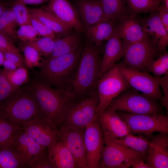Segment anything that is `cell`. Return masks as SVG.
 Wrapping results in <instances>:
<instances>
[{"label":"cell","instance_id":"36","mask_svg":"<svg viewBox=\"0 0 168 168\" xmlns=\"http://www.w3.org/2000/svg\"><path fill=\"white\" fill-rule=\"evenodd\" d=\"M55 38L52 39L48 37H40L33 42L25 44L34 48L42 56L48 57L53 51Z\"/></svg>","mask_w":168,"mask_h":168},{"label":"cell","instance_id":"9","mask_svg":"<svg viewBox=\"0 0 168 168\" xmlns=\"http://www.w3.org/2000/svg\"><path fill=\"white\" fill-rule=\"evenodd\" d=\"M99 100L97 92L92 96L71 104L67 108L60 126L83 128L98 114Z\"/></svg>","mask_w":168,"mask_h":168},{"label":"cell","instance_id":"29","mask_svg":"<svg viewBox=\"0 0 168 168\" xmlns=\"http://www.w3.org/2000/svg\"><path fill=\"white\" fill-rule=\"evenodd\" d=\"M142 134L136 136L130 134L119 138L109 140L147 156L150 147V140L149 141Z\"/></svg>","mask_w":168,"mask_h":168},{"label":"cell","instance_id":"35","mask_svg":"<svg viewBox=\"0 0 168 168\" xmlns=\"http://www.w3.org/2000/svg\"><path fill=\"white\" fill-rule=\"evenodd\" d=\"M148 72L156 77L168 74V53L166 51L152 60L148 67Z\"/></svg>","mask_w":168,"mask_h":168},{"label":"cell","instance_id":"21","mask_svg":"<svg viewBox=\"0 0 168 168\" xmlns=\"http://www.w3.org/2000/svg\"><path fill=\"white\" fill-rule=\"evenodd\" d=\"M119 24V32L123 42L134 43L143 40L147 35L137 14H128Z\"/></svg>","mask_w":168,"mask_h":168},{"label":"cell","instance_id":"48","mask_svg":"<svg viewBox=\"0 0 168 168\" xmlns=\"http://www.w3.org/2000/svg\"><path fill=\"white\" fill-rule=\"evenodd\" d=\"M2 65L4 69L9 70H13L18 68L15 63L6 59H5Z\"/></svg>","mask_w":168,"mask_h":168},{"label":"cell","instance_id":"16","mask_svg":"<svg viewBox=\"0 0 168 168\" xmlns=\"http://www.w3.org/2000/svg\"><path fill=\"white\" fill-rule=\"evenodd\" d=\"M99 120L104 139H117L132 134L116 111L109 107L99 116Z\"/></svg>","mask_w":168,"mask_h":168},{"label":"cell","instance_id":"50","mask_svg":"<svg viewBox=\"0 0 168 168\" xmlns=\"http://www.w3.org/2000/svg\"><path fill=\"white\" fill-rule=\"evenodd\" d=\"M5 9L3 5L0 2V17Z\"/></svg>","mask_w":168,"mask_h":168},{"label":"cell","instance_id":"18","mask_svg":"<svg viewBox=\"0 0 168 168\" xmlns=\"http://www.w3.org/2000/svg\"><path fill=\"white\" fill-rule=\"evenodd\" d=\"M168 133L151 136L146 163L151 168H168Z\"/></svg>","mask_w":168,"mask_h":168},{"label":"cell","instance_id":"24","mask_svg":"<svg viewBox=\"0 0 168 168\" xmlns=\"http://www.w3.org/2000/svg\"><path fill=\"white\" fill-rule=\"evenodd\" d=\"M116 21L100 22L84 27V31L89 41L99 47L103 41L108 40L114 32L118 25Z\"/></svg>","mask_w":168,"mask_h":168},{"label":"cell","instance_id":"43","mask_svg":"<svg viewBox=\"0 0 168 168\" xmlns=\"http://www.w3.org/2000/svg\"><path fill=\"white\" fill-rule=\"evenodd\" d=\"M160 85L163 93L162 102L161 105L166 108L167 113L168 110V74L160 77Z\"/></svg>","mask_w":168,"mask_h":168},{"label":"cell","instance_id":"13","mask_svg":"<svg viewBox=\"0 0 168 168\" xmlns=\"http://www.w3.org/2000/svg\"><path fill=\"white\" fill-rule=\"evenodd\" d=\"M59 139L68 148L75 161L77 168H88L84 140L85 128L60 126Z\"/></svg>","mask_w":168,"mask_h":168},{"label":"cell","instance_id":"31","mask_svg":"<svg viewBox=\"0 0 168 168\" xmlns=\"http://www.w3.org/2000/svg\"><path fill=\"white\" fill-rule=\"evenodd\" d=\"M128 10L132 14L154 12L160 5V0H126Z\"/></svg>","mask_w":168,"mask_h":168},{"label":"cell","instance_id":"6","mask_svg":"<svg viewBox=\"0 0 168 168\" xmlns=\"http://www.w3.org/2000/svg\"><path fill=\"white\" fill-rule=\"evenodd\" d=\"M122 43L124 54L120 63L132 69L147 72L151 62L161 54L156 45L147 35L138 42Z\"/></svg>","mask_w":168,"mask_h":168},{"label":"cell","instance_id":"11","mask_svg":"<svg viewBox=\"0 0 168 168\" xmlns=\"http://www.w3.org/2000/svg\"><path fill=\"white\" fill-rule=\"evenodd\" d=\"M118 64L119 69L131 87L159 100L161 104L163 95L160 88V77L128 68L120 63Z\"/></svg>","mask_w":168,"mask_h":168},{"label":"cell","instance_id":"51","mask_svg":"<svg viewBox=\"0 0 168 168\" xmlns=\"http://www.w3.org/2000/svg\"><path fill=\"white\" fill-rule=\"evenodd\" d=\"M161 1V0H160ZM163 2V3L162 5H164L166 8L168 10V0H162Z\"/></svg>","mask_w":168,"mask_h":168},{"label":"cell","instance_id":"12","mask_svg":"<svg viewBox=\"0 0 168 168\" xmlns=\"http://www.w3.org/2000/svg\"><path fill=\"white\" fill-rule=\"evenodd\" d=\"M84 140L88 168H97L104 146L99 114L85 127Z\"/></svg>","mask_w":168,"mask_h":168},{"label":"cell","instance_id":"15","mask_svg":"<svg viewBox=\"0 0 168 168\" xmlns=\"http://www.w3.org/2000/svg\"><path fill=\"white\" fill-rule=\"evenodd\" d=\"M44 8L72 29L78 32L84 31L77 13L69 0H50Z\"/></svg>","mask_w":168,"mask_h":168},{"label":"cell","instance_id":"41","mask_svg":"<svg viewBox=\"0 0 168 168\" xmlns=\"http://www.w3.org/2000/svg\"><path fill=\"white\" fill-rule=\"evenodd\" d=\"M29 168H54L49 158L47 149L35 156L28 165Z\"/></svg>","mask_w":168,"mask_h":168},{"label":"cell","instance_id":"34","mask_svg":"<svg viewBox=\"0 0 168 168\" xmlns=\"http://www.w3.org/2000/svg\"><path fill=\"white\" fill-rule=\"evenodd\" d=\"M21 128L13 124L0 109V146L8 144L14 133Z\"/></svg>","mask_w":168,"mask_h":168},{"label":"cell","instance_id":"25","mask_svg":"<svg viewBox=\"0 0 168 168\" xmlns=\"http://www.w3.org/2000/svg\"><path fill=\"white\" fill-rule=\"evenodd\" d=\"M29 10L31 15L35 16L52 30L57 37H63L72 33V29L63 24L44 8H29Z\"/></svg>","mask_w":168,"mask_h":168},{"label":"cell","instance_id":"40","mask_svg":"<svg viewBox=\"0 0 168 168\" xmlns=\"http://www.w3.org/2000/svg\"><path fill=\"white\" fill-rule=\"evenodd\" d=\"M13 87L6 77L2 69H0V105L18 89Z\"/></svg>","mask_w":168,"mask_h":168},{"label":"cell","instance_id":"42","mask_svg":"<svg viewBox=\"0 0 168 168\" xmlns=\"http://www.w3.org/2000/svg\"><path fill=\"white\" fill-rule=\"evenodd\" d=\"M0 50L2 51H8L15 53L24 59L19 49L14 44V42L0 33Z\"/></svg>","mask_w":168,"mask_h":168},{"label":"cell","instance_id":"17","mask_svg":"<svg viewBox=\"0 0 168 168\" xmlns=\"http://www.w3.org/2000/svg\"><path fill=\"white\" fill-rule=\"evenodd\" d=\"M8 144L21 156L26 163L27 168L35 156L47 150L26 133L23 128L18 129L14 133Z\"/></svg>","mask_w":168,"mask_h":168},{"label":"cell","instance_id":"26","mask_svg":"<svg viewBox=\"0 0 168 168\" xmlns=\"http://www.w3.org/2000/svg\"><path fill=\"white\" fill-rule=\"evenodd\" d=\"M81 39L77 33H71L62 37L55 38L53 51L48 58L72 53L80 46Z\"/></svg>","mask_w":168,"mask_h":168},{"label":"cell","instance_id":"45","mask_svg":"<svg viewBox=\"0 0 168 168\" xmlns=\"http://www.w3.org/2000/svg\"><path fill=\"white\" fill-rule=\"evenodd\" d=\"M156 11L158 12L159 17L162 24L168 32V10L163 5H160Z\"/></svg>","mask_w":168,"mask_h":168},{"label":"cell","instance_id":"44","mask_svg":"<svg viewBox=\"0 0 168 168\" xmlns=\"http://www.w3.org/2000/svg\"><path fill=\"white\" fill-rule=\"evenodd\" d=\"M2 52L4 55L5 59L14 63L18 67H25L24 60L16 54L8 51Z\"/></svg>","mask_w":168,"mask_h":168},{"label":"cell","instance_id":"39","mask_svg":"<svg viewBox=\"0 0 168 168\" xmlns=\"http://www.w3.org/2000/svg\"><path fill=\"white\" fill-rule=\"evenodd\" d=\"M30 25L38 33L40 36L54 39L57 37L55 33L35 16L30 15Z\"/></svg>","mask_w":168,"mask_h":168},{"label":"cell","instance_id":"1","mask_svg":"<svg viewBox=\"0 0 168 168\" xmlns=\"http://www.w3.org/2000/svg\"><path fill=\"white\" fill-rule=\"evenodd\" d=\"M27 84L25 86L35 96L43 117L60 126L67 108L77 97L75 92L54 88L36 77Z\"/></svg>","mask_w":168,"mask_h":168},{"label":"cell","instance_id":"7","mask_svg":"<svg viewBox=\"0 0 168 168\" xmlns=\"http://www.w3.org/2000/svg\"><path fill=\"white\" fill-rule=\"evenodd\" d=\"M96 86L99 100L97 112L99 116L108 107L115 98L131 87L117 63L101 76Z\"/></svg>","mask_w":168,"mask_h":168},{"label":"cell","instance_id":"4","mask_svg":"<svg viewBox=\"0 0 168 168\" xmlns=\"http://www.w3.org/2000/svg\"><path fill=\"white\" fill-rule=\"evenodd\" d=\"M100 61L99 47L88 41L82 50L72 84L77 96L95 89L99 79Z\"/></svg>","mask_w":168,"mask_h":168},{"label":"cell","instance_id":"2","mask_svg":"<svg viewBox=\"0 0 168 168\" xmlns=\"http://www.w3.org/2000/svg\"><path fill=\"white\" fill-rule=\"evenodd\" d=\"M82 49L55 58L43 59L36 78L51 86L72 91L73 80Z\"/></svg>","mask_w":168,"mask_h":168},{"label":"cell","instance_id":"46","mask_svg":"<svg viewBox=\"0 0 168 168\" xmlns=\"http://www.w3.org/2000/svg\"><path fill=\"white\" fill-rule=\"evenodd\" d=\"M147 157L142 156L138 157L132 162L131 166L133 168H151L150 166L145 162Z\"/></svg>","mask_w":168,"mask_h":168},{"label":"cell","instance_id":"33","mask_svg":"<svg viewBox=\"0 0 168 168\" xmlns=\"http://www.w3.org/2000/svg\"><path fill=\"white\" fill-rule=\"evenodd\" d=\"M21 44V48L24 55V62L26 67L30 69L35 67H40L44 59L41 54L32 47Z\"/></svg>","mask_w":168,"mask_h":168},{"label":"cell","instance_id":"30","mask_svg":"<svg viewBox=\"0 0 168 168\" xmlns=\"http://www.w3.org/2000/svg\"><path fill=\"white\" fill-rule=\"evenodd\" d=\"M17 25L11 9H5L0 17V33L14 42L17 39Z\"/></svg>","mask_w":168,"mask_h":168},{"label":"cell","instance_id":"5","mask_svg":"<svg viewBox=\"0 0 168 168\" xmlns=\"http://www.w3.org/2000/svg\"><path fill=\"white\" fill-rule=\"evenodd\" d=\"M138 91L132 87L127 89L115 98L108 107L133 114H162L161 105L158 100Z\"/></svg>","mask_w":168,"mask_h":168},{"label":"cell","instance_id":"28","mask_svg":"<svg viewBox=\"0 0 168 168\" xmlns=\"http://www.w3.org/2000/svg\"><path fill=\"white\" fill-rule=\"evenodd\" d=\"M105 15L109 21H120L127 15L128 9L125 0H97Z\"/></svg>","mask_w":168,"mask_h":168},{"label":"cell","instance_id":"10","mask_svg":"<svg viewBox=\"0 0 168 168\" xmlns=\"http://www.w3.org/2000/svg\"><path fill=\"white\" fill-rule=\"evenodd\" d=\"M98 165L99 168H128L133 161L145 156L140 152L126 147L109 139L104 140Z\"/></svg>","mask_w":168,"mask_h":168},{"label":"cell","instance_id":"3","mask_svg":"<svg viewBox=\"0 0 168 168\" xmlns=\"http://www.w3.org/2000/svg\"><path fill=\"white\" fill-rule=\"evenodd\" d=\"M0 109L16 127L43 117L38 103L32 92L25 86L19 88L0 105Z\"/></svg>","mask_w":168,"mask_h":168},{"label":"cell","instance_id":"27","mask_svg":"<svg viewBox=\"0 0 168 168\" xmlns=\"http://www.w3.org/2000/svg\"><path fill=\"white\" fill-rule=\"evenodd\" d=\"M27 168L20 154L8 144L0 146V168Z\"/></svg>","mask_w":168,"mask_h":168},{"label":"cell","instance_id":"37","mask_svg":"<svg viewBox=\"0 0 168 168\" xmlns=\"http://www.w3.org/2000/svg\"><path fill=\"white\" fill-rule=\"evenodd\" d=\"M39 36L37 32L30 24L20 26L16 32V38L23 44L33 42L40 37Z\"/></svg>","mask_w":168,"mask_h":168},{"label":"cell","instance_id":"47","mask_svg":"<svg viewBox=\"0 0 168 168\" xmlns=\"http://www.w3.org/2000/svg\"><path fill=\"white\" fill-rule=\"evenodd\" d=\"M50 0H15L12 2V5L19 3L25 5H38L49 2Z\"/></svg>","mask_w":168,"mask_h":168},{"label":"cell","instance_id":"22","mask_svg":"<svg viewBox=\"0 0 168 168\" xmlns=\"http://www.w3.org/2000/svg\"><path fill=\"white\" fill-rule=\"evenodd\" d=\"M77 5L84 27L100 22L109 21L97 0H77Z\"/></svg>","mask_w":168,"mask_h":168},{"label":"cell","instance_id":"14","mask_svg":"<svg viewBox=\"0 0 168 168\" xmlns=\"http://www.w3.org/2000/svg\"><path fill=\"white\" fill-rule=\"evenodd\" d=\"M22 128L38 143L47 149L59 139L58 129L44 117L30 121Z\"/></svg>","mask_w":168,"mask_h":168},{"label":"cell","instance_id":"8","mask_svg":"<svg viewBox=\"0 0 168 168\" xmlns=\"http://www.w3.org/2000/svg\"><path fill=\"white\" fill-rule=\"evenodd\" d=\"M116 111L126 123L132 134H142L151 137L155 132L168 133L167 114H140Z\"/></svg>","mask_w":168,"mask_h":168},{"label":"cell","instance_id":"49","mask_svg":"<svg viewBox=\"0 0 168 168\" xmlns=\"http://www.w3.org/2000/svg\"><path fill=\"white\" fill-rule=\"evenodd\" d=\"M5 60V58L2 52L0 50V66L2 65Z\"/></svg>","mask_w":168,"mask_h":168},{"label":"cell","instance_id":"20","mask_svg":"<svg viewBox=\"0 0 168 168\" xmlns=\"http://www.w3.org/2000/svg\"><path fill=\"white\" fill-rule=\"evenodd\" d=\"M105 44L103 58L101 60L99 78L123 57L124 48L119 32V24Z\"/></svg>","mask_w":168,"mask_h":168},{"label":"cell","instance_id":"23","mask_svg":"<svg viewBox=\"0 0 168 168\" xmlns=\"http://www.w3.org/2000/svg\"><path fill=\"white\" fill-rule=\"evenodd\" d=\"M48 153L54 168H76L72 156L64 143L59 139L48 148Z\"/></svg>","mask_w":168,"mask_h":168},{"label":"cell","instance_id":"38","mask_svg":"<svg viewBox=\"0 0 168 168\" xmlns=\"http://www.w3.org/2000/svg\"><path fill=\"white\" fill-rule=\"evenodd\" d=\"M11 9L13 13L15 20L19 26L30 24L29 8L26 5L17 3L12 5Z\"/></svg>","mask_w":168,"mask_h":168},{"label":"cell","instance_id":"19","mask_svg":"<svg viewBox=\"0 0 168 168\" xmlns=\"http://www.w3.org/2000/svg\"><path fill=\"white\" fill-rule=\"evenodd\" d=\"M151 13L147 17L141 19L140 21L144 30L156 45L161 54L166 51L168 32L161 22L157 11Z\"/></svg>","mask_w":168,"mask_h":168},{"label":"cell","instance_id":"32","mask_svg":"<svg viewBox=\"0 0 168 168\" xmlns=\"http://www.w3.org/2000/svg\"><path fill=\"white\" fill-rule=\"evenodd\" d=\"M3 72L10 84L18 88L29 81L28 70L25 67H18L13 70L2 69Z\"/></svg>","mask_w":168,"mask_h":168}]
</instances>
